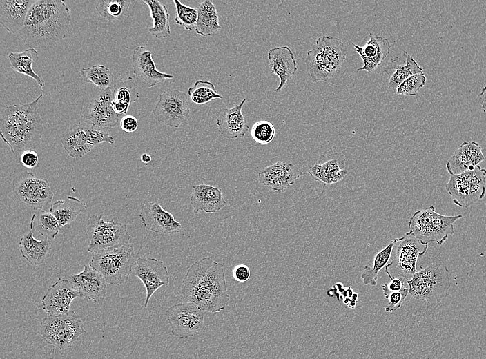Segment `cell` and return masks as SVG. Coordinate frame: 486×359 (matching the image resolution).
Masks as SVG:
<instances>
[{
	"mask_svg": "<svg viewBox=\"0 0 486 359\" xmlns=\"http://www.w3.org/2000/svg\"><path fill=\"white\" fill-rule=\"evenodd\" d=\"M181 289L186 301L212 313L224 309L230 300L224 264L211 257L195 261L188 268Z\"/></svg>",
	"mask_w": 486,
	"mask_h": 359,
	"instance_id": "obj_1",
	"label": "cell"
},
{
	"mask_svg": "<svg viewBox=\"0 0 486 359\" xmlns=\"http://www.w3.org/2000/svg\"><path fill=\"white\" fill-rule=\"evenodd\" d=\"M70 19L64 1H36L17 35L29 48H47L66 38Z\"/></svg>",
	"mask_w": 486,
	"mask_h": 359,
	"instance_id": "obj_2",
	"label": "cell"
},
{
	"mask_svg": "<svg viewBox=\"0 0 486 359\" xmlns=\"http://www.w3.org/2000/svg\"><path fill=\"white\" fill-rule=\"evenodd\" d=\"M42 97L40 94L31 102L6 106L1 110V135L15 155L34 150L41 144L44 127L38 103Z\"/></svg>",
	"mask_w": 486,
	"mask_h": 359,
	"instance_id": "obj_3",
	"label": "cell"
},
{
	"mask_svg": "<svg viewBox=\"0 0 486 359\" xmlns=\"http://www.w3.org/2000/svg\"><path fill=\"white\" fill-rule=\"evenodd\" d=\"M420 269L407 280L409 295L427 303L440 302L445 299L451 286L449 269L442 260L427 258Z\"/></svg>",
	"mask_w": 486,
	"mask_h": 359,
	"instance_id": "obj_4",
	"label": "cell"
},
{
	"mask_svg": "<svg viewBox=\"0 0 486 359\" xmlns=\"http://www.w3.org/2000/svg\"><path fill=\"white\" fill-rule=\"evenodd\" d=\"M347 57V48L339 38L318 37L307 53L305 65L312 82L328 81L340 70Z\"/></svg>",
	"mask_w": 486,
	"mask_h": 359,
	"instance_id": "obj_5",
	"label": "cell"
},
{
	"mask_svg": "<svg viewBox=\"0 0 486 359\" xmlns=\"http://www.w3.org/2000/svg\"><path fill=\"white\" fill-rule=\"evenodd\" d=\"M463 217L461 214L444 215L436 212L434 206L416 211L411 217L409 231L424 243L442 245L454 233V224Z\"/></svg>",
	"mask_w": 486,
	"mask_h": 359,
	"instance_id": "obj_6",
	"label": "cell"
},
{
	"mask_svg": "<svg viewBox=\"0 0 486 359\" xmlns=\"http://www.w3.org/2000/svg\"><path fill=\"white\" fill-rule=\"evenodd\" d=\"M135 260L134 248L128 243L93 253L89 265L99 272L107 283L119 286L128 279Z\"/></svg>",
	"mask_w": 486,
	"mask_h": 359,
	"instance_id": "obj_7",
	"label": "cell"
},
{
	"mask_svg": "<svg viewBox=\"0 0 486 359\" xmlns=\"http://www.w3.org/2000/svg\"><path fill=\"white\" fill-rule=\"evenodd\" d=\"M88 252L97 253L129 243L131 236L125 224L105 220L102 215H92L86 224Z\"/></svg>",
	"mask_w": 486,
	"mask_h": 359,
	"instance_id": "obj_8",
	"label": "cell"
},
{
	"mask_svg": "<svg viewBox=\"0 0 486 359\" xmlns=\"http://www.w3.org/2000/svg\"><path fill=\"white\" fill-rule=\"evenodd\" d=\"M445 189L456 206L467 208L485 196L486 169L478 165L472 171L451 175Z\"/></svg>",
	"mask_w": 486,
	"mask_h": 359,
	"instance_id": "obj_9",
	"label": "cell"
},
{
	"mask_svg": "<svg viewBox=\"0 0 486 359\" xmlns=\"http://www.w3.org/2000/svg\"><path fill=\"white\" fill-rule=\"evenodd\" d=\"M394 240L396 249L392 260L385 266V271L390 280L394 278L409 280L418 271V258L426 253L428 244L416 237L410 231Z\"/></svg>",
	"mask_w": 486,
	"mask_h": 359,
	"instance_id": "obj_10",
	"label": "cell"
},
{
	"mask_svg": "<svg viewBox=\"0 0 486 359\" xmlns=\"http://www.w3.org/2000/svg\"><path fill=\"white\" fill-rule=\"evenodd\" d=\"M12 191L17 200L35 210L42 209L54 197L48 180L30 172L17 176L12 182Z\"/></svg>",
	"mask_w": 486,
	"mask_h": 359,
	"instance_id": "obj_11",
	"label": "cell"
},
{
	"mask_svg": "<svg viewBox=\"0 0 486 359\" xmlns=\"http://www.w3.org/2000/svg\"><path fill=\"white\" fill-rule=\"evenodd\" d=\"M154 118L166 126L179 128L190 118V102L186 93L168 88L159 95L153 110Z\"/></svg>",
	"mask_w": 486,
	"mask_h": 359,
	"instance_id": "obj_12",
	"label": "cell"
},
{
	"mask_svg": "<svg viewBox=\"0 0 486 359\" xmlns=\"http://www.w3.org/2000/svg\"><path fill=\"white\" fill-rule=\"evenodd\" d=\"M165 315L175 337H193L203 329L204 311L191 302L172 305L166 309Z\"/></svg>",
	"mask_w": 486,
	"mask_h": 359,
	"instance_id": "obj_13",
	"label": "cell"
},
{
	"mask_svg": "<svg viewBox=\"0 0 486 359\" xmlns=\"http://www.w3.org/2000/svg\"><path fill=\"white\" fill-rule=\"evenodd\" d=\"M133 269L134 275L142 282L146 289V296L144 306L147 307L154 293L169 284L167 266L158 259L140 257L135 260Z\"/></svg>",
	"mask_w": 486,
	"mask_h": 359,
	"instance_id": "obj_14",
	"label": "cell"
},
{
	"mask_svg": "<svg viewBox=\"0 0 486 359\" xmlns=\"http://www.w3.org/2000/svg\"><path fill=\"white\" fill-rule=\"evenodd\" d=\"M111 88L100 90L93 98L85 114V121L101 128H114L120 122V115L113 108Z\"/></svg>",
	"mask_w": 486,
	"mask_h": 359,
	"instance_id": "obj_15",
	"label": "cell"
},
{
	"mask_svg": "<svg viewBox=\"0 0 486 359\" xmlns=\"http://www.w3.org/2000/svg\"><path fill=\"white\" fill-rule=\"evenodd\" d=\"M77 297L79 293L72 282L59 278L43 296L42 308L48 314H66L71 311V303Z\"/></svg>",
	"mask_w": 486,
	"mask_h": 359,
	"instance_id": "obj_16",
	"label": "cell"
},
{
	"mask_svg": "<svg viewBox=\"0 0 486 359\" xmlns=\"http://www.w3.org/2000/svg\"><path fill=\"white\" fill-rule=\"evenodd\" d=\"M139 217L145 229L157 235L173 234L182 230V224L157 201L144 204Z\"/></svg>",
	"mask_w": 486,
	"mask_h": 359,
	"instance_id": "obj_17",
	"label": "cell"
},
{
	"mask_svg": "<svg viewBox=\"0 0 486 359\" xmlns=\"http://www.w3.org/2000/svg\"><path fill=\"white\" fill-rule=\"evenodd\" d=\"M303 175L295 164L277 162L258 173V181L274 191L282 192Z\"/></svg>",
	"mask_w": 486,
	"mask_h": 359,
	"instance_id": "obj_18",
	"label": "cell"
},
{
	"mask_svg": "<svg viewBox=\"0 0 486 359\" xmlns=\"http://www.w3.org/2000/svg\"><path fill=\"white\" fill-rule=\"evenodd\" d=\"M69 278L78 290L79 297L96 303L105 300L106 282L103 275L89 264H84L79 273L70 275Z\"/></svg>",
	"mask_w": 486,
	"mask_h": 359,
	"instance_id": "obj_19",
	"label": "cell"
},
{
	"mask_svg": "<svg viewBox=\"0 0 486 359\" xmlns=\"http://www.w3.org/2000/svg\"><path fill=\"white\" fill-rule=\"evenodd\" d=\"M345 163V157L342 153L321 155L318 161L309 168L308 173L313 180L331 185L341 181L347 175V171L344 170Z\"/></svg>",
	"mask_w": 486,
	"mask_h": 359,
	"instance_id": "obj_20",
	"label": "cell"
},
{
	"mask_svg": "<svg viewBox=\"0 0 486 359\" xmlns=\"http://www.w3.org/2000/svg\"><path fill=\"white\" fill-rule=\"evenodd\" d=\"M131 63L134 75L141 78L148 88L154 87L166 79L174 77L173 75L157 69L151 51L145 46H138L133 49Z\"/></svg>",
	"mask_w": 486,
	"mask_h": 359,
	"instance_id": "obj_21",
	"label": "cell"
},
{
	"mask_svg": "<svg viewBox=\"0 0 486 359\" xmlns=\"http://www.w3.org/2000/svg\"><path fill=\"white\" fill-rule=\"evenodd\" d=\"M267 58L271 68L270 72L280 79V84L275 92L280 91L298 70L297 62L292 50L287 46H276L270 49Z\"/></svg>",
	"mask_w": 486,
	"mask_h": 359,
	"instance_id": "obj_22",
	"label": "cell"
},
{
	"mask_svg": "<svg viewBox=\"0 0 486 359\" xmlns=\"http://www.w3.org/2000/svg\"><path fill=\"white\" fill-rule=\"evenodd\" d=\"M485 159L480 145L474 141L463 142L446 163L451 175H458L473 170Z\"/></svg>",
	"mask_w": 486,
	"mask_h": 359,
	"instance_id": "obj_23",
	"label": "cell"
},
{
	"mask_svg": "<svg viewBox=\"0 0 486 359\" xmlns=\"http://www.w3.org/2000/svg\"><path fill=\"white\" fill-rule=\"evenodd\" d=\"M242 101L231 108L222 109L216 119L219 133L224 138L233 139L242 138L249 130L246 119L242 113V107L246 102Z\"/></svg>",
	"mask_w": 486,
	"mask_h": 359,
	"instance_id": "obj_24",
	"label": "cell"
},
{
	"mask_svg": "<svg viewBox=\"0 0 486 359\" xmlns=\"http://www.w3.org/2000/svg\"><path fill=\"white\" fill-rule=\"evenodd\" d=\"M190 202L194 214L215 213L227 204L220 188L204 183L192 186Z\"/></svg>",
	"mask_w": 486,
	"mask_h": 359,
	"instance_id": "obj_25",
	"label": "cell"
},
{
	"mask_svg": "<svg viewBox=\"0 0 486 359\" xmlns=\"http://www.w3.org/2000/svg\"><path fill=\"white\" fill-rule=\"evenodd\" d=\"M353 46L364 64L357 70L367 72L375 70L387 57L391 48L390 41L387 39L372 33L369 34V40L363 46L354 43Z\"/></svg>",
	"mask_w": 486,
	"mask_h": 359,
	"instance_id": "obj_26",
	"label": "cell"
},
{
	"mask_svg": "<svg viewBox=\"0 0 486 359\" xmlns=\"http://www.w3.org/2000/svg\"><path fill=\"white\" fill-rule=\"evenodd\" d=\"M35 0H0V23L7 31L18 34Z\"/></svg>",
	"mask_w": 486,
	"mask_h": 359,
	"instance_id": "obj_27",
	"label": "cell"
},
{
	"mask_svg": "<svg viewBox=\"0 0 486 359\" xmlns=\"http://www.w3.org/2000/svg\"><path fill=\"white\" fill-rule=\"evenodd\" d=\"M91 125L86 121L81 122L63 134L60 140L70 157L74 159L83 157L93 148L90 140Z\"/></svg>",
	"mask_w": 486,
	"mask_h": 359,
	"instance_id": "obj_28",
	"label": "cell"
},
{
	"mask_svg": "<svg viewBox=\"0 0 486 359\" xmlns=\"http://www.w3.org/2000/svg\"><path fill=\"white\" fill-rule=\"evenodd\" d=\"M33 233V228L30 224V231L20 239L19 250L25 260L31 265L38 266L50 257L51 244L47 238L41 240L35 239Z\"/></svg>",
	"mask_w": 486,
	"mask_h": 359,
	"instance_id": "obj_29",
	"label": "cell"
},
{
	"mask_svg": "<svg viewBox=\"0 0 486 359\" xmlns=\"http://www.w3.org/2000/svg\"><path fill=\"white\" fill-rule=\"evenodd\" d=\"M139 99L138 85L133 77L120 79L114 85L112 104L117 114H126L130 104L137 101Z\"/></svg>",
	"mask_w": 486,
	"mask_h": 359,
	"instance_id": "obj_30",
	"label": "cell"
},
{
	"mask_svg": "<svg viewBox=\"0 0 486 359\" xmlns=\"http://www.w3.org/2000/svg\"><path fill=\"white\" fill-rule=\"evenodd\" d=\"M8 59L14 71L33 79L40 90H43L44 81L33 69V64L38 59V53L35 48H28L21 52H11L8 54Z\"/></svg>",
	"mask_w": 486,
	"mask_h": 359,
	"instance_id": "obj_31",
	"label": "cell"
},
{
	"mask_svg": "<svg viewBox=\"0 0 486 359\" xmlns=\"http://www.w3.org/2000/svg\"><path fill=\"white\" fill-rule=\"evenodd\" d=\"M197 20L195 32L202 37L217 34L222 30L216 6L211 0L202 1L197 8Z\"/></svg>",
	"mask_w": 486,
	"mask_h": 359,
	"instance_id": "obj_32",
	"label": "cell"
},
{
	"mask_svg": "<svg viewBox=\"0 0 486 359\" xmlns=\"http://www.w3.org/2000/svg\"><path fill=\"white\" fill-rule=\"evenodd\" d=\"M86 208V204L77 197L68 196L64 200H59L52 203L49 211L62 228L75 221Z\"/></svg>",
	"mask_w": 486,
	"mask_h": 359,
	"instance_id": "obj_33",
	"label": "cell"
},
{
	"mask_svg": "<svg viewBox=\"0 0 486 359\" xmlns=\"http://www.w3.org/2000/svg\"><path fill=\"white\" fill-rule=\"evenodd\" d=\"M150 10L153 25L148 32L157 39L168 37L171 33L170 16L166 6L157 0H143Z\"/></svg>",
	"mask_w": 486,
	"mask_h": 359,
	"instance_id": "obj_34",
	"label": "cell"
},
{
	"mask_svg": "<svg viewBox=\"0 0 486 359\" xmlns=\"http://www.w3.org/2000/svg\"><path fill=\"white\" fill-rule=\"evenodd\" d=\"M402 55L405 59V64H396V62L392 60L389 66L385 68L386 72L392 69L396 70L390 76L387 83L389 88H397L410 76L423 72V68L407 52L404 50Z\"/></svg>",
	"mask_w": 486,
	"mask_h": 359,
	"instance_id": "obj_35",
	"label": "cell"
},
{
	"mask_svg": "<svg viewBox=\"0 0 486 359\" xmlns=\"http://www.w3.org/2000/svg\"><path fill=\"white\" fill-rule=\"evenodd\" d=\"M80 318L74 311L66 314H49L40 323V335L47 343L52 345L57 333L70 321Z\"/></svg>",
	"mask_w": 486,
	"mask_h": 359,
	"instance_id": "obj_36",
	"label": "cell"
},
{
	"mask_svg": "<svg viewBox=\"0 0 486 359\" xmlns=\"http://www.w3.org/2000/svg\"><path fill=\"white\" fill-rule=\"evenodd\" d=\"M395 244V240H391L388 245L376 254L373 267L369 266L364 267L361 273V279L364 285L376 286L378 273L388 264Z\"/></svg>",
	"mask_w": 486,
	"mask_h": 359,
	"instance_id": "obj_37",
	"label": "cell"
},
{
	"mask_svg": "<svg viewBox=\"0 0 486 359\" xmlns=\"http://www.w3.org/2000/svg\"><path fill=\"white\" fill-rule=\"evenodd\" d=\"M131 3V1L124 0H99L95 10L101 17L113 23L126 16Z\"/></svg>",
	"mask_w": 486,
	"mask_h": 359,
	"instance_id": "obj_38",
	"label": "cell"
},
{
	"mask_svg": "<svg viewBox=\"0 0 486 359\" xmlns=\"http://www.w3.org/2000/svg\"><path fill=\"white\" fill-rule=\"evenodd\" d=\"M34 231H37L44 238L54 239L61 227L54 215L49 211H41L38 214L34 213L30 220Z\"/></svg>",
	"mask_w": 486,
	"mask_h": 359,
	"instance_id": "obj_39",
	"label": "cell"
},
{
	"mask_svg": "<svg viewBox=\"0 0 486 359\" xmlns=\"http://www.w3.org/2000/svg\"><path fill=\"white\" fill-rule=\"evenodd\" d=\"M82 79L102 89L110 88L114 81V76L110 68L98 64L80 70Z\"/></svg>",
	"mask_w": 486,
	"mask_h": 359,
	"instance_id": "obj_40",
	"label": "cell"
},
{
	"mask_svg": "<svg viewBox=\"0 0 486 359\" xmlns=\"http://www.w3.org/2000/svg\"><path fill=\"white\" fill-rule=\"evenodd\" d=\"M86 331L80 318L68 322L57 333L53 345L61 350L72 347L79 337Z\"/></svg>",
	"mask_w": 486,
	"mask_h": 359,
	"instance_id": "obj_41",
	"label": "cell"
},
{
	"mask_svg": "<svg viewBox=\"0 0 486 359\" xmlns=\"http://www.w3.org/2000/svg\"><path fill=\"white\" fill-rule=\"evenodd\" d=\"M187 95L191 101L197 105H204L214 99H223L216 91L214 84L205 80L196 81L188 88Z\"/></svg>",
	"mask_w": 486,
	"mask_h": 359,
	"instance_id": "obj_42",
	"label": "cell"
},
{
	"mask_svg": "<svg viewBox=\"0 0 486 359\" xmlns=\"http://www.w3.org/2000/svg\"><path fill=\"white\" fill-rule=\"evenodd\" d=\"M173 2L176 9L174 18L175 23L187 30L195 31L197 20V8L184 5L178 0H173Z\"/></svg>",
	"mask_w": 486,
	"mask_h": 359,
	"instance_id": "obj_43",
	"label": "cell"
},
{
	"mask_svg": "<svg viewBox=\"0 0 486 359\" xmlns=\"http://www.w3.org/2000/svg\"><path fill=\"white\" fill-rule=\"evenodd\" d=\"M251 135L257 144H269L273 141L275 137V129L273 124L269 121L260 120L253 124Z\"/></svg>",
	"mask_w": 486,
	"mask_h": 359,
	"instance_id": "obj_44",
	"label": "cell"
},
{
	"mask_svg": "<svg viewBox=\"0 0 486 359\" xmlns=\"http://www.w3.org/2000/svg\"><path fill=\"white\" fill-rule=\"evenodd\" d=\"M427 77L424 72L410 76L397 88L396 94L405 96H416L418 91L425 86Z\"/></svg>",
	"mask_w": 486,
	"mask_h": 359,
	"instance_id": "obj_45",
	"label": "cell"
},
{
	"mask_svg": "<svg viewBox=\"0 0 486 359\" xmlns=\"http://www.w3.org/2000/svg\"><path fill=\"white\" fill-rule=\"evenodd\" d=\"M408 295L409 287L399 291L390 293L386 298L389 300V304L385 309V311L392 313L400 309Z\"/></svg>",
	"mask_w": 486,
	"mask_h": 359,
	"instance_id": "obj_46",
	"label": "cell"
},
{
	"mask_svg": "<svg viewBox=\"0 0 486 359\" xmlns=\"http://www.w3.org/2000/svg\"><path fill=\"white\" fill-rule=\"evenodd\" d=\"M407 279L403 278H394L391 282L382 285V290L385 299L388 295L393 292L399 291L408 287Z\"/></svg>",
	"mask_w": 486,
	"mask_h": 359,
	"instance_id": "obj_47",
	"label": "cell"
},
{
	"mask_svg": "<svg viewBox=\"0 0 486 359\" xmlns=\"http://www.w3.org/2000/svg\"><path fill=\"white\" fill-rule=\"evenodd\" d=\"M21 164L27 168L36 167L39 164V156L34 150H26L20 155Z\"/></svg>",
	"mask_w": 486,
	"mask_h": 359,
	"instance_id": "obj_48",
	"label": "cell"
},
{
	"mask_svg": "<svg viewBox=\"0 0 486 359\" xmlns=\"http://www.w3.org/2000/svg\"><path fill=\"white\" fill-rule=\"evenodd\" d=\"M232 275L237 282L244 283L251 278V270L245 264H238L233 268Z\"/></svg>",
	"mask_w": 486,
	"mask_h": 359,
	"instance_id": "obj_49",
	"label": "cell"
},
{
	"mask_svg": "<svg viewBox=\"0 0 486 359\" xmlns=\"http://www.w3.org/2000/svg\"><path fill=\"white\" fill-rule=\"evenodd\" d=\"M119 125L124 132L133 133L138 128V121L135 117L126 115L121 118Z\"/></svg>",
	"mask_w": 486,
	"mask_h": 359,
	"instance_id": "obj_50",
	"label": "cell"
},
{
	"mask_svg": "<svg viewBox=\"0 0 486 359\" xmlns=\"http://www.w3.org/2000/svg\"><path fill=\"white\" fill-rule=\"evenodd\" d=\"M140 159L143 163L146 164L152 162V157L148 153H143L140 157Z\"/></svg>",
	"mask_w": 486,
	"mask_h": 359,
	"instance_id": "obj_51",
	"label": "cell"
}]
</instances>
